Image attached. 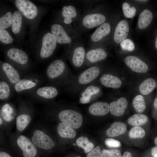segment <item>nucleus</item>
<instances>
[{
    "label": "nucleus",
    "instance_id": "obj_33",
    "mask_svg": "<svg viewBox=\"0 0 157 157\" xmlns=\"http://www.w3.org/2000/svg\"><path fill=\"white\" fill-rule=\"evenodd\" d=\"M132 104L134 108L138 113L143 112L146 108L144 100L142 95H138L135 97L133 100Z\"/></svg>",
    "mask_w": 157,
    "mask_h": 157
},
{
    "label": "nucleus",
    "instance_id": "obj_27",
    "mask_svg": "<svg viewBox=\"0 0 157 157\" xmlns=\"http://www.w3.org/2000/svg\"><path fill=\"white\" fill-rule=\"evenodd\" d=\"M155 80L151 78L146 79L140 85L139 90L140 92L144 95H147L151 92L156 87Z\"/></svg>",
    "mask_w": 157,
    "mask_h": 157
},
{
    "label": "nucleus",
    "instance_id": "obj_47",
    "mask_svg": "<svg viewBox=\"0 0 157 157\" xmlns=\"http://www.w3.org/2000/svg\"><path fill=\"white\" fill-rule=\"evenodd\" d=\"M154 142L155 144L157 145V137H156L154 139Z\"/></svg>",
    "mask_w": 157,
    "mask_h": 157
},
{
    "label": "nucleus",
    "instance_id": "obj_40",
    "mask_svg": "<svg viewBox=\"0 0 157 157\" xmlns=\"http://www.w3.org/2000/svg\"><path fill=\"white\" fill-rule=\"evenodd\" d=\"M121 48L124 50L129 51H133L135 48V44L131 39H125L120 44Z\"/></svg>",
    "mask_w": 157,
    "mask_h": 157
},
{
    "label": "nucleus",
    "instance_id": "obj_18",
    "mask_svg": "<svg viewBox=\"0 0 157 157\" xmlns=\"http://www.w3.org/2000/svg\"><path fill=\"white\" fill-rule=\"evenodd\" d=\"M127 129L124 123L119 122H113L106 131V134L109 137H114L124 133Z\"/></svg>",
    "mask_w": 157,
    "mask_h": 157
},
{
    "label": "nucleus",
    "instance_id": "obj_17",
    "mask_svg": "<svg viewBox=\"0 0 157 157\" xmlns=\"http://www.w3.org/2000/svg\"><path fill=\"white\" fill-rule=\"evenodd\" d=\"M110 111L109 106L107 103L97 102L92 104L89 107V111L91 114L96 116H103Z\"/></svg>",
    "mask_w": 157,
    "mask_h": 157
},
{
    "label": "nucleus",
    "instance_id": "obj_23",
    "mask_svg": "<svg viewBox=\"0 0 157 157\" xmlns=\"http://www.w3.org/2000/svg\"><path fill=\"white\" fill-rule=\"evenodd\" d=\"M153 14L149 10L145 9L140 14L138 18V26L140 29L147 28L151 23L152 18Z\"/></svg>",
    "mask_w": 157,
    "mask_h": 157
},
{
    "label": "nucleus",
    "instance_id": "obj_14",
    "mask_svg": "<svg viewBox=\"0 0 157 157\" xmlns=\"http://www.w3.org/2000/svg\"><path fill=\"white\" fill-rule=\"evenodd\" d=\"M105 20V17L103 14H92L85 16L83 19L82 23L85 27L91 28L102 24Z\"/></svg>",
    "mask_w": 157,
    "mask_h": 157
},
{
    "label": "nucleus",
    "instance_id": "obj_46",
    "mask_svg": "<svg viewBox=\"0 0 157 157\" xmlns=\"http://www.w3.org/2000/svg\"><path fill=\"white\" fill-rule=\"evenodd\" d=\"M154 105L155 108L157 110V97L154 100Z\"/></svg>",
    "mask_w": 157,
    "mask_h": 157
},
{
    "label": "nucleus",
    "instance_id": "obj_50",
    "mask_svg": "<svg viewBox=\"0 0 157 157\" xmlns=\"http://www.w3.org/2000/svg\"><path fill=\"white\" fill-rule=\"evenodd\" d=\"M76 157H81L80 156H76Z\"/></svg>",
    "mask_w": 157,
    "mask_h": 157
},
{
    "label": "nucleus",
    "instance_id": "obj_2",
    "mask_svg": "<svg viewBox=\"0 0 157 157\" xmlns=\"http://www.w3.org/2000/svg\"><path fill=\"white\" fill-rule=\"evenodd\" d=\"M42 81L41 77L35 75L28 76L21 79L14 86L18 93L30 92L39 88Z\"/></svg>",
    "mask_w": 157,
    "mask_h": 157
},
{
    "label": "nucleus",
    "instance_id": "obj_12",
    "mask_svg": "<svg viewBox=\"0 0 157 157\" xmlns=\"http://www.w3.org/2000/svg\"><path fill=\"white\" fill-rule=\"evenodd\" d=\"M7 56L10 60L22 66L27 64L28 61L27 54L23 50L16 48L9 49L7 51Z\"/></svg>",
    "mask_w": 157,
    "mask_h": 157
},
{
    "label": "nucleus",
    "instance_id": "obj_7",
    "mask_svg": "<svg viewBox=\"0 0 157 157\" xmlns=\"http://www.w3.org/2000/svg\"><path fill=\"white\" fill-rule=\"evenodd\" d=\"M15 5L19 10L24 17L29 19L35 18L38 14V9L35 5L27 0H16Z\"/></svg>",
    "mask_w": 157,
    "mask_h": 157
},
{
    "label": "nucleus",
    "instance_id": "obj_39",
    "mask_svg": "<svg viewBox=\"0 0 157 157\" xmlns=\"http://www.w3.org/2000/svg\"><path fill=\"white\" fill-rule=\"evenodd\" d=\"M102 157H121V154L118 149H103L101 151Z\"/></svg>",
    "mask_w": 157,
    "mask_h": 157
},
{
    "label": "nucleus",
    "instance_id": "obj_29",
    "mask_svg": "<svg viewBox=\"0 0 157 157\" xmlns=\"http://www.w3.org/2000/svg\"><path fill=\"white\" fill-rule=\"evenodd\" d=\"M31 120V116L27 114H23L19 115L16 119L17 130L20 131H23L29 124Z\"/></svg>",
    "mask_w": 157,
    "mask_h": 157
},
{
    "label": "nucleus",
    "instance_id": "obj_34",
    "mask_svg": "<svg viewBox=\"0 0 157 157\" xmlns=\"http://www.w3.org/2000/svg\"><path fill=\"white\" fill-rule=\"evenodd\" d=\"M13 15L10 12H7L0 18V28L5 29L12 25Z\"/></svg>",
    "mask_w": 157,
    "mask_h": 157
},
{
    "label": "nucleus",
    "instance_id": "obj_22",
    "mask_svg": "<svg viewBox=\"0 0 157 157\" xmlns=\"http://www.w3.org/2000/svg\"><path fill=\"white\" fill-rule=\"evenodd\" d=\"M110 24L105 23L101 25L92 34L91 39L94 42H97L108 35L110 31Z\"/></svg>",
    "mask_w": 157,
    "mask_h": 157
},
{
    "label": "nucleus",
    "instance_id": "obj_31",
    "mask_svg": "<svg viewBox=\"0 0 157 157\" xmlns=\"http://www.w3.org/2000/svg\"><path fill=\"white\" fill-rule=\"evenodd\" d=\"M22 17L21 13L18 10L15 11L13 14L12 25V30L15 34L19 33L22 24Z\"/></svg>",
    "mask_w": 157,
    "mask_h": 157
},
{
    "label": "nucleus",
    "instance_id": "obj_8",
    "mask_svg": "<svg viewBox=\"0 0 157 157\" xmlns=\"http://www.w3.org/2000/svg\"><path fill=\"white\" fill-rule=\"evenodd\" d=\"M17 143L22 151L24 157H34L36 154L37 150L35 146L28 138L21 135L17 138Z\"/></svg>",
    "mask_w": 157,
    "mask_h": 157
},
{
    "label": "nucleus",
    "instance_id": "obj_26",
    "mask_svg": "<svg viewBox=\"0 0 157 157\" xmlns=\"http://www.w3.org/2000/svg\"><path fill=\"white\" fill-rule=\"evenodd\" d=\"M13 87L7 81L0 77V99L1 100L7 99L12 93Z\"/></svg>",
    "mask_w": 157,
    "mask_h": 157
},
{
    "label": "nucleus",
    "instance_id": "obj_4",
    "mask_svg": "<svg viewBox=\"0 0 157 157\" xmlns=\"http://www.w3.org/2000/svg\"><path fill=\"white\" fill-rule=\"evenodd\" d=\"M0 69V77L6 80L13 87L21 78L20 71L8 63H3Z\"/></svg>",
    "mask_w": 157,
    "mask_h": 157
},
{
    "label": "nucleus",
    "instance_id": "obj_38",
    "mask_svg": "<svg viewBox=\"0 0 157 157\" xmlns=\"http://www.w3.org/2000/svg\"><path fill=\"white\" fill-rule=\"evenodd\" d=\"M0 41L2 42L9 44L13 42V39L8 32L5 29H0Z\"/></svg>",
    "mask_w": 157,
    "mask_h": 157
},
{
    "label": "nucleus",
    "instance_id": "obj_11",
    "mask_svg": "<svg viewBox=\"0 0 157 157\" xmlns=\"http://www.w3.org/2000/svg\"><path fill=\"white\" fill-rule=\"evenodd\" d=\"M125 62L126 65L135 72L145 73L148 70L147 65L138 57L133 56H128L125 58Z\"/></svg>",
    "mask_w": 157,
    "mask_h": 157
},
{
    "label": "nucleus",
    "instance_id": "obj_44",
    "mask_svg": "<svg viewBox=\"0 0 157 157\" xmlns=\"http://www.w3.org/2000/svg\"><path fill=\"white\" fill-rule=\"evenodd\" d=\"M121 157H132V155L130 152L126 151L123 153Z\"/></svg>",
    "mask_w": 157,
    "mask_h": 157
},
{
    "label": "nucleus",
    "instance_id": "obj_30",
    "mask_svg": "<svg viewBox=\"0 0 157 157\" xmlns=\"http://www.w3.org/2000/svg\"><path fill=\"white\" fill-rule=\"evenodd\" d=\"M148 117L145 115L135 114L129 117L128 122L130 125L133 126H140L145 124L148 120Z\"/></svg>",
    "mask_w": 157,
    "mask_h": 157
},
{
    "label": "nucleus",
    "instance_id": "obj_24",
    "mask_svg": "<svg viewBox=\"0 0 157 157\" xmlns=\"http://www.w3.org/2000/svg\"><path fill=\"white\" fill-rule=\"evenodd\" d=\"M57 131L60 136L63 138H73L76 135L73 128L62 122L58 124Z\"/></svg>",
    "mask_w": 157,
    "mask_h": 157
},
{
    "label": "nucleus",
    "instance_id": "obj_35",
    "mask_svg": "<svg viewBox=\"0 0 157 157\" xmlns=\"http://www.w3.org/2000/svg\"><path fill=\"white\" fill-rule=\"evenodd\" d=\"M128 134L131 138H141L144 137L145 132L142 127L140 126H134L129 131Z\"/></svg>",
    "mask_w": 157,
    "mask_h": 157
},
{
    "label": "nucleus",
    "instance_id": "obj_5",
    "mask_svg": "<svg viewBox=\"0 0 157 157\" xmlns=\"http://www.w3.org/2000/svg\"><path fill=\"white\" fill-rule=\"evenodd\" d=\"M57 44V41L51 33H47L44 36L42 46L39 55L43 59L48 58L51 56L54 51Z\"/></svg>",
    "mask_w": 157,
    "mask_h": 157
},
{
    "label": "nucleus",
    "instance_id": "obj_37",
    "mask_svg": "<svg viewBox=\"0 0 157 157\" xmlns=\"http://www.w3.org/2000/svg\"><path fill=\"white\" fill-rule=\"evenodd\" d=\"M13 109L8 104L4 105L2 108L1 115L3 119L7 122H10L12 119L11 115Z\"/></svg>",
    "mask_w": 157,
    "mask_h": 157
},
{
    "label": "nucleus",
    "instance_id": "obj_10",
    "mask_svg": "<svg viewBox=\"0 0 157 157\" xmlns=\"http://www.w3.org/2000/svg\"><path fill=\"white\" fill-rule=\"evenodd\" d=\"M31 94L44 99H51L58 94V89L52 86H46L39 87L30 92Z\"/></svg>",
    "mask_w": 157,
    "mask_h": 157
},
{
    "label": "nucleus",
    "instance_id": "obj_28",
    "mask_svg": "<svg viewBox=\"0 0 157 157\" xmlns=\"http://www.w3.org/2000/svg\"><path fill=\"white\" fill-rule=\"evenodd\" d=\"M62 14L64 23L69 24L72 22V18L76 17L77 13L75 8L72 6H65L63 9Z\"/></svg>",
    "mask_w": 157,
    "mask_h": 157
},
{
    "label": "nucleus",
    "instance_id": "obj_42",
    "mask_svg": "<svg viewBox=\"0 0 157 157\" xmlns=\"http://www.w3.org/2000/svg\"><path fill=\"white\" fill-rule=\"evenodd\" d=\"M87 157H102L100 147H96L88 154Z\"/></svg>",
    "mask_w": 157,
    "mask_h": 157
},
{
    "label": "nucleus",
    "instance_id": "obj_20",
    "mask_svg": "<svg viewBox=\"0 0 157 157\" xmlns=\"http://www.w3.org/2000/svg\"><path fill=\"white\" fill-rule=\"evenodd\" d=\"M107 56L104 50L98 48L88 51L86 54V58L90 62L94 63L105 59Z\"/></svg>",
    "mask_w": 157,
    "mask_h": 157
},
{
    "label": "nucleus",
    "instance_id": "obj_41",
    "mask_svg": "<svg viewBox=\"0 0 157 157\" xmlns=\"http://www.w3.org/2000/svg\"><path fill=\"white\" fill-rule=\"evenodd\" d=\"M105 143L109 147H119L121 146V143L119 141L111 138L106 139L105 140Z\"/></svg>",
    "mask_w": 157,
    "mask_h": 157
},
{
    "label": "nucleus",
    "instance_id": "obj_6",
    "mask_svg": "<svg viewBox=\"0 0 157 157\" xmlns=\"http://www.w3.org/2000/svg\"><path fill=\"white\" fill-rule=\"evenodd\" d=\"M31 140L35 145L44 149H51L55 145L54 142L49 136L40 130L34 131Z\"/></svg>",
    "mask_w": 157,
    "mask_h": 157
},
{
    "label": "nucleus",
    "instance_id": "obj_19",
    "mask_svg": "<svg viewBox=\"0 0 157 157\" xmlns=\"http://www.w3.org/2000/svg\"><path fill=\"white\" fill-rule=\"evenodd\" d=\"M102 84L110 88H117L122 85L121 80L117 77L109 74H105L100 79Z\"/></svg>",
    "mask_w": 157,
    "mask_h": 157
},
{
    "label": "nucleus",
    "instance_id": "obj_3",
    "mask_svg": "<svg viewBox=\"0 0 157 157\" xmlns=\"http://www.w3.org/2000/svg\"><path fill=\"white\" fill-rule=\"evenodd\" d=\"M58 117L59 119L62 122L74 129L79 128L83 122L81 115L73 110H63L59 113Z\"/></svg>",
    "mask_w": 157,
    "mask_h": 157
},
{
    "label": "nucleus",
    "instance_id": "obj_45",
    "mask_svg": "<svg viewBox=\"0 0 157 157\" xmlns=\"http://www.w3.org/2000/svg\"><path fill=\"white\" fill-rule=\"evenodd\" d=\"M0 157H11L7 153L4 152H0Z\"/></svg>",
    "mask_w": 157,
    "mask_h": 157
},
{
    "label": "nucleus",
    "instance_id": "obj_13",
    "mask_svg": "<svg viewBox=\"0 0 157 157\" xmlns=\"http://www.w3.org/2000/svg\"><path fill=\"white\" fill-rule=\"evenodd\" d=\"M51 33L57 42L59 43L68 44L71 41V38L60 24L53 25L51 27Z\"/></svg>",
    "mask_w": 157,
    "mask_h": 157
},
{
    "label": "nucleus",
    "instance_id": "obj_32",
    "mask_svg": "<svg viewBox=\"0 0 157 157\" xmlns=\"http://www.w3.org/2000/svg\"><path fill=\"white\" fill-rule=\"evenodd\" d=\"M78 146L82 148L86 153L90 152L94 147V144L90 142L88 138L84 136H81L76 140Z\"/></svg>",
    "mask_w": 157,
    "mask_h": 157
},
{
    "label": "nucleus",
    "instance_id": "obj_43",
    "mask_svg": "<svg viewBox=\"0 0 157 157\" xmlns=\"http://www.w3.org/2000/svg\"><path fill=\"white\" fill-rule=\"evenodd\" d=\"M151 153L153 157H157V146L154 147L152 149Z\"/></svg>",
    "mask_w": 157,
    "mask_h": 157
},
{
    "label": "nucleus",
    "instance_id": "obj_15",
    "mask_svg": "<svg viewBox=\"0 0 157 157\" xmlns=\"http://www.w3.org/2000/svg\"><path fill=\"white\" fill-rule=\"evenodd\" d=\"M129 30L127 22L125 20L120 21L117 25L115 31L114 39L117 43H121L126 38Z\"/></svg>",
    "mask_w": 157,
    "mask_h": 157
},
{
    "label": "nucleus",
    "instance_id": "obj_9",
    "mask_svg": "<svg viewBox=\"0 0 157 157\" xmlns=\"http://www.w3.org/2000/svg\"><path fill=\"white\" fill-rule=\"evenodd\" d=\"M99 69L97 66L92 67L82 73L77 79V83L80 85H85L94 80L100 73Z\"/></svg>",
    "mask_w": 157,
    "mask_h": 157
},
{
    "label": "nucleus",
    "instance_id": "obj_16",
    "mask_svg": "<svg viewBox=\"0 0 157 157\" xmlns=\"http://www.w3.org/2000/svg\"><path fill=\"white\" fill-rule=\"evenodd\" d=\"M111 114L116 116L123 115L128 106V101L124 97H121L115 101L111 102L109 105Z\"/></svg>",
    "mask_w": 157,
    "mask_h": 157
},
{
    "label": "nucleus",
    "instance_id": "obj_48",
    "mask_svg": "<svg viewBox=\"0 0 157 157\" xmlns=\"http://www.w3.org/2000/svg\"><path fill=\"white\" fill-rule=\"evenodd\" d=\"M155 46H156V49H157V37L156 38V40Z\"/></svg>",
    "mask_w": 157,
    "mask_h": 157
},
{
    "label": "nucleus",
    "instance_id": "obj_36",
    "mask_svg": "<svg viewBox=\"0 0 157 157\" xmlns=\"http://www.w3.org/2000/svg\"><path fill=\"white\" fill-rule=\"evenodd\" d=\"M122 8L124 14L126 17L132 18L135 16L136 12L135 7H131L129 4L124 2L122 4Z\"/></svg>",
    "mask_w": 157,
    "mask_h": 157
},
{
    "label": "nucleus",
    "instance_id": "obj_21",
    "mask_svg": "<svg viewBox=\"0 0 157 157\" xmlns=\"http://www.w3.org/2000/svg\"><path fill=\"white\" fill-rule=\"evenodd\" d=\"M100 91L99 88L95 85L88 86L81 93L80 99L81 103L83 104L88 103L92 97L98 93Z\"/></svg>",
    "mask_w": 157,
    "mask_h": 157
},
{
    "label": "nucleus",
    "instance_id": "obj_49",
    "mask_svg": "<svg viewBox=\"0 0 157 157\" xmlns=\"http://www.w3.org/2000/svg\"><path fill=\"white\" fill-rule=\"evenodd\" d=\"M0 125H1L2 124V120L1 117L0 118Z\"/></svg>",
    "mask_w": 157,
    "mask_h": 157
},
{
    "label": "nucleus",
    "instance_id": "obj_25",
    "mask_svg": "<svg viewBox=\"0 0 157 157\" xmlns=\"http://www.w3.org/2000/svg\"><path fill=\"white\" fill-rule=\"evenodd\" d=\"M85 55V50L83 47L75 48L73 51L72 59L74 65L77 67L81 66L84 62Z\"/></svg>",
    "mask_w": 157,
    "mask_h": 157
},
{
    "label": "nucleus",
    "instance_id": "obj_1",
    "mask_svg": "<svg viewBox=\"0 0 157 157\" xmlns=\"http://www.w3.org/2000/svg\"><path fill=\"white\" fill-rule=\"evenodd\" d=\"M64 62L57 59L51 63L45 71V76L49 81L58 83L63 80L66 72Z\"/></svg>",
    "mask_w": 157,
    "mask_h": 157
}]
</instances>
